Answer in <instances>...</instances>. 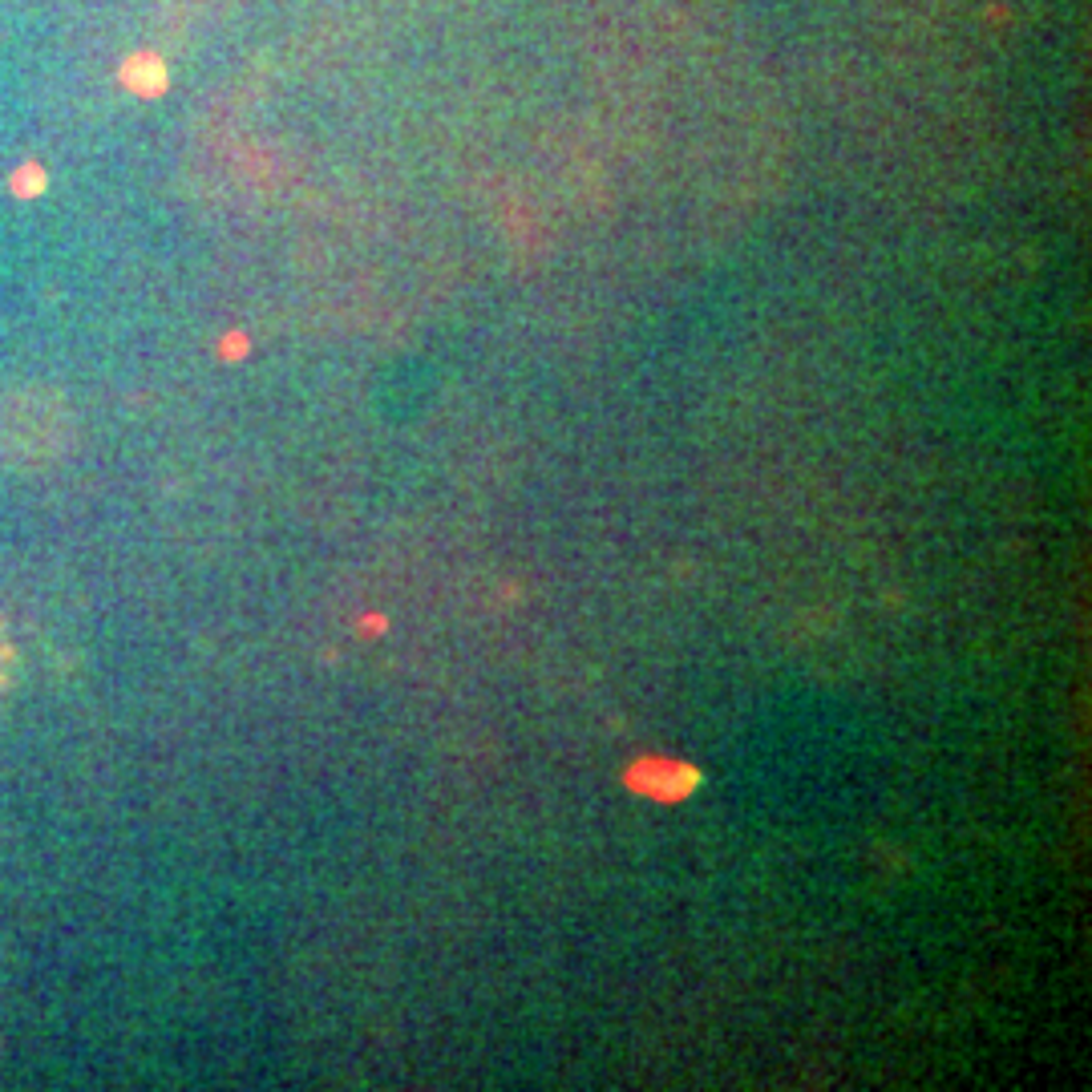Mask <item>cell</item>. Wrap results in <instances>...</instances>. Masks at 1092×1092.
Here are the masks:
<instances>
[{"label":"cell","instance_id":"obj_1","mask_svg":"<svg viewBox=\"0 0 1092 1092\" xmlns=\"http://www.w3.org/2000/svg\"><path fill=\"white\" fill-rule=\"evenodd\" d=\"M692 781H697V773L676 765V761H644L632 773V785L640 793H652V798H660V802H676V798H684V793H692Z\"/></svg>","mask_w":1092,"mask_h":1092}]
</instances>
